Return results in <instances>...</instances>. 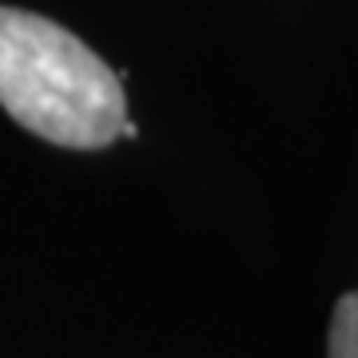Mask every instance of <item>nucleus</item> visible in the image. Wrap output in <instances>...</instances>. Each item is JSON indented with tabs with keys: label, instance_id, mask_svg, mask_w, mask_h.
Here are the masks:
<instances>
[{
	"label": "nucleus",
	"instance_id": "f257e3e1",
	"mask_svg": "<svg viewBox=\"0 0 358 358\" xmlns=\"http://www.w3.org/2000/svg\"><path fill=\"white\" fill-rule=\"evenodd\" d=\"M0 108L40 140L100 152L124 136V80L64 24L0 4Z\"/></svg>",
	"mask_w": 358,
	"mask_h": 358
},
{
	"label": "nucleus",
	"instance_id": "f03ea898",
	"mask_svg": "<svg viewBox=\"0 0 358 358\" xmlns=\"http://www.w3.org/2000/svg\"><path fill=\"white\" fill-rule=\"evenodd\" d=\"M327 358H358V291H346L334 303L331 334H327Z\"/></svg>",
	"mask_w": 358,
	"mask_h": 358
}]
</instances>
